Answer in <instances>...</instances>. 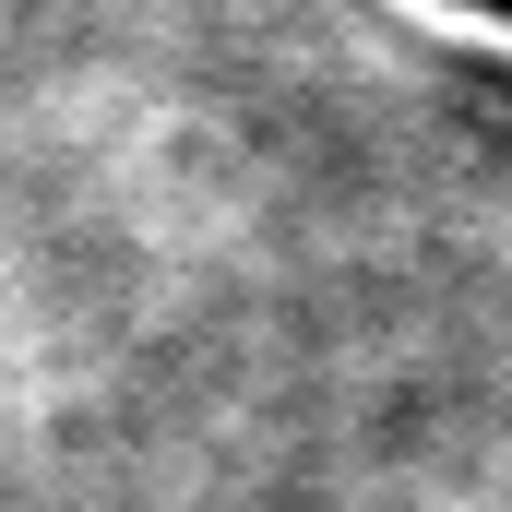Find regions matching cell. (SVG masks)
<instances>
[{
	"label": "cell",
	"mask_w": 512,
	"mask_h": 512,
	"mask_svg": "<svg viewBox=\"0 0 512 512\" xmlns=\"http://www.w3.org/2000/svg\"><path fill=\"white\" fill-rule=\"evenodd\" d=\"M501 12H512V0H501Z\"/></svg>",
	"instance_id": "obj_1"
}]
</instances>
